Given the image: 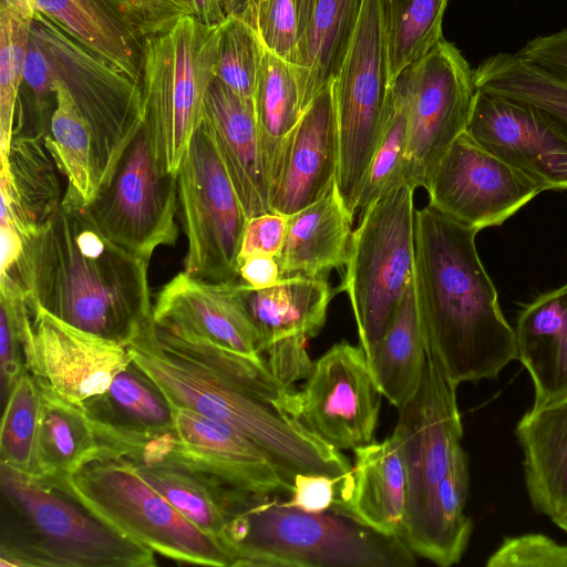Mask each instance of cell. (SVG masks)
<instances>
[{
  "mask_svg": "<svg viewBox=\"0 0 567 567\" xmlns=\"http://www.w3.org/2000/svg\"><path fill=\"white\" fill-rule=\"evenodd\" d=\"M151 321L126 347L172 406L192 409L249 436L292 487L298 473L349 476L348 457L303 423L299 391L280 381L267 361Z\"/></svg>",
  "mask_w": 567,
  "mask_h": 567,
  "instance_id": "6da1fadb",
  "label": "cell"
},
{
  "mask_svg": "<svg viewBox=\"0 0 567 567\" xmlns=\"http://www.w3.org/2000/svg\"><path fill=\"white\" fill-rule=\"evenodd\" d=\"M148 265L107 238L86 206L62 202L0 276L18 282L29 309L126 346L153 319Z\"/></svg>",
  "mask_w": 567,
  "mask_h": 567,
  "instance_id": "7a4b0ae2",
  "label": "cell"
},
{
  "mask_svg": "<svg viewBox=\"0 0 567 567\" xmlns=\"http://www.w3.org/2000/svg\"><path fill=\"white\" fill-rule=\"evenodd\" d=\"M478 231L430 205L415 213L414 279L425 347L455 384L517 360L514 328L476 248Z\"/></svg>",
  "mask_w": 567,
  "mask_h": 567,
  "instance_id": "3957f363",
  "label": "cell"
},
{
  "mask_svg": "<svg viewBox=\"0 0 567 567\" xmlns=\"http://www.w3.org/2000/svg\"><path fill=\"white\" fill-rule=\"evenodd\" d=\"M0 566L151 567L155 553L130 539L72 492L0 463Z\"/></svg>",
  "mask_w": 567,
  "mask_h": 567,
  "instance_id": "277c9868",
  "label": "cell"
},
{
  "mask_svg": "<svg viewBox=\"0 0 567 567\" xmlns=\"http://www.w3.org/2000/svg\"><path fill=\"white\" fill-rule=\"evenodd\" d=\"M279 495L249 494L221 544L233 566L411 567L415 554L399 536L381 534L344 514L308 513Z\"/></svg>",
  "mask_w": 567,
  "mask_h": 567,
  "instance_id": "5b68a950",
  "label": "cell"
},
{
  "mask_svg": "<svg viewBox=\"0 0 567 567\" xmlns=\"http://www.w3.org/2000/svg\"><path fill=\"white\" fill-rule=\"evenodd\" d=\"M130 539L169 559L233 566L226 548L202 532L150 485L125 456L97 447L56 484Z\"/></svg>",
  "mask_w": 567,
  "mask_h": 567,
  "instance_id": "8992f818",
  "label": "cell"
},
{
  "mask_svg": "<svg viewBox=\"0 0 567 567\" xmlns=\"http://www.w3.org/2000/svg\"><path fill=\"white\" fill-rule=\"evenodd\" d=\"M223 22L205 24L188 16L166 33L144 40L140 82L144 126L168 174L177 175L203 122L207 92L216 78Z\"/></svg>",
  "mask_w": 567,
  "mask_h": 567,
  "instance_id": "52a82bcc",
  "label": "cell"
},
{
  "mask_svg": "<svg viewBox=\"0 0 567 567\" xmlns=\"http://www.w3.org/2000/svg\"><path fill=\"white\" fill-rule=\"evenodd\" d=\"M414 190L402 181L361 210L352 231L338 292L352 307L360 346L368 357L383 336L414 277Z\"/></svg>",
  "mask_w": 567,
  "mask_h": 567,
  "instance_id": "ba28073f",
  "label": "cell"
},
{
  "mask_svg": "<svg viewBox=\"0 0 567 567\" xmlns=\"http://www.w3.org/2000/svg\"><path fill=\"white\" fill-rule=\"evenodd\" d=\"M332 90L338 138L336 185L353 217L392 90L386 0H364Z\"/></svg>",
  "mask_w": 567,
  "mask_h": 567,
  "instance_id": "9c48e42d",
  "label": "cell"
},
{
  "mask_svg": "<svg viewBox=\"0 0 567 567\" xmlns=\"http://www.w3.org/2000/svg\"><path fill=\"white\" fill-rule=\"evenodd\" d=\"M31 38L45 55L51 78L66 89L90 127L99 190L144 123L141 85L38 11Z\"/></svg>",
  "mask_w": 567,
  "mask_h": 567,
  "instance_id": "30bf717a",
  "label": "cell"
},
{
  "mask_svg": "<svg viewBox=\"0 0 567 567\" xmlns=\"http://www.w3.org/2000/svg\"><path fill=\"white\" fill-rule=\"evenodd\" d=\"M173 408L171 427L133 432L113 430L104 445L135 462L169 461L252 494L292 492L270 455L239 430L188 408Z\"/></svg>",
  "mask_w": 567,
  "mask_h": 567,
  "instance_id": "8fae6325",
  "label": "cell"
},
{
  "mask_svg": "<svg viewBox=\"0 0 567 567\" xmlns=\"http://www.w3.org/2000/svg\"><path fill=\"white\" fill-rule=\"evenodd\" d=\"M185 271L209 281L239 279L238 255L247 217L204 118L176 175Z\"/></svg>",
  "mask_w": 567,
  "mask_h": 567,
  "instance_id": "7c38bea8",
  "label": "cell"
},
{
  "mask_svg": "<svg viewBox=\"0 0 567 567\" xmlns=\"http://www.w3.org/2000/svg\"><path fill=\"white\" fill-rule=\"evenodd\" d=\"M405 97L409 137L403 179L425 188L452 143L466 131L476 86L460 50L441 39L392 82Z\"/></svg>",
  "mask_w": 567,
  "mask_h": 567,
  "instance_id": "4fadbf2b",
  "label": "cell"
},
{
  "mask_svg": "<svg viewBox=\"0 0 567 567\" xmlns=\"http://www.w3.org/2000/svg\"><path fill=\"white\" fill-rule=\"evenodd\" d=\"M178 205L177 178L161 167L143 123L86 210L107 238L151 260L158 247L175 245Z\"/></svg>",
  "mask_w": 567,
  "mask_h": 567,
  "instance_id": "5bb4252c",
  "label": "cell"
},
{
  "mask_svg": "<svg viewBox=\"0 0 567 567\" xmlns=\"http://www.w3.org/2000/svg\"><path fill=\"white\" fill-rule=\"evenodd\" d=\"M422 382L399 410L392 436L399 443L406 471L408 498L402 538L422 520L434 491L463 449V425L455 385L426 348Z\"/></svg>",
  "mask_w": 567,
  "mask_h": 567,
  "instance_id": "9a60e30c",
  "label": "cell"
},
{
  "mask_svg": "<svg viewBox=\"0 0 567 567\" xmlns=\"http://www.w3.org/2000/svg\"><path fill=\"white\" fill-rule=\"evenodd\" d=\"M429 205L480 231L501 226L544 188L462 133L433 169Z\"/></svg>",
  "mask_w": 567,
  "mask_h": 567,
  "instance_id": "2e32d148",
  "label": "cell"
},
{
  "mask_svg": "<svg viewBox=\"0 0 567 567\" xmlns=\"http://www.w3.org/2000/svg\"><path fill=\"white\" fill-rule=\"evenodd\" d=\"M381 392L363 348L340 341L320 355L299 391L303 423L336 450L373 442Z\"/></svg>",
  "mask_w": 567,
  "mask_h": 567,
  "instance_id": "e0dca14e",
  "label": "cell"
},
{
  "mask_svg": "<svg viewBox=\"0 0 567 567\" xmlns=\"http://www.w3.org/2000/svg\"><path fill=\"white\" fill-rule=\"evenodd\" d=\"M327 277L295 275L264 289L244 284L260 352L272 373L286 384L306 380L312 370L306 344L327 320L333 296Z\"/></svg>",
  "mask_w": 567,
  "mask_h": 567,
  "instance_id": "ac0fdd59",
  "label": "cell"
},
{
  "mask_svg": "<svg viewBox=\"0 0 567 567\" xmlns=\"http://www.w3.org/2000/svg\"><path fill=\"white\" fill-rule=\"evenodd\" d=\"M466 132L544 190H567V134L536 107L476 89Z\"/></svg>",
  "mask_w": 567,
  "mask_h": 567,
  "instance_id": "d6986e66",
  "label": "cell"
},
{
  "mask_svg": "<svg viewBox=\"0 0 567 567\" xmlns=\"http://www.w3.org/2000/svg\"><path fill=\"white\" fill-rule=\"evenodd\" d=\"M32 374L66 400L83 405L104 393L132 361L126 346L76 328L40 307L30 309Z\"/></svg>",
  "mask_w": 567,
  "mask_h": 567,
  "instance_id": "ffe728a7",
  "label": "cell"
},
{
  "mask_svg": "<svg viewBox=\"0 0 567 567\" xmlns=\"http://www.w3.org/2000/svg\"><path fill=\"white\" fill-rule=\"evenodd\" d=\"M153 321L266 361L246 307L241 280L209 281L184 270L158 291L153 303Z\"/></svg>",
  "mask_w": 567,
  "mask_h": 567,
  "instance_id": "44dd1931",
  "label": "cell"
},
{
  "mask_svg": "<svg viewBox=\"0 0 567 567\" xmlns=\"http://www.w3.org/2000/svg\"><path fill=\"white\" fill-rule=\"evenodd\" d=\"M338 138L332 82L303 110L289 134L270 210L290 216L320 199L336 183Z\"/></svg>",
  "mask_w": 567,
  "mask_h": 567,
  "instance_id": "7402d4cb",
  "label": "cell"
},
{
  "mask_svg": "<svg viewBox=\"0 0 567 567\" xmlns=\"http://www.w3.org/2000/svg\"><path fill=\"white\" fill-rule=\"evenodd\" d=\"M217 151L247 218L270 210V183L255 116L254 101L218 79L204 110Z\"/></svg>",
  "mask_w": 567,
  "mask_h": 567,
  "instance_id": "603a6c76",
  "label": "cell"
},
{
  "mask_svg": "<svg viewBox=\"0 0 567 567\" xmlns=\"http://www.w3.org/2000/svg\"><path fill=\"white\" fill-rule=\"evenodd\" d=\"M351 472L338 486L334 511L390 536L402 537L408 482L404 460L391 435L355 447Z\"/></svg>",
  "mask_w": 567,
  "mask_h": 567,
  "instance_id": "cb8c5ba5",
  "label": "cell"
},
{
  "mask_svg": "<svg viewBox=\"0 0 567 567\" xmlns=\"http://www.w3.org/2000/svg\"><path fill=\"white\" fill-rule=\"evenodd\" d=\"M0 164V221L14 225L24 240L61 207L60 172L44 137L13 136Z\"/></svg>",
  "mask_w": 567,
  "mask_h": 567,
  "instance_id": "d4e9b609",
  "label": "cell"
},
{
  "mask_svg": "<svg viewBox=\"0 0 567 567\" xmlns=\"http://www.w3.org/2000/svg\"><path fill=\"white\" fill-rule=\"evenodd\" d=\"M525 487L535 512L567 513V398L533 405L517 422Z\"/></svg>",
  "mask_w": 567,
  "mask_h": 567,
  "instance_id": "484cf974",
  "label": "cell"
},
{
  "mask_svg": "<svg viewBox=\"0 0 567 567\" xmlns=\"http://www.w3.org/2000/svg\"><path fill=\"white\" fill-rule=\"evenodd\" d=\"M514 331L517 360L533 381V405L567 398V284L524 305Z\"/></svg>",
  "mask_w": 567,
  "mask_h": 567,
  "instance_id": "4316f807",
  "label": "cell"
},
{
  "mask_svg": "<svg viewBox=\"0 0 567 567\" xmlns=\"http://www.w3.org/2000/svg\"><path fill=\"white\" fill-rule=\"evenodd\" d=\"M352 221L336 183L320 199L288 216L285 243L277 256L281 278L328 276L344 267Z\"/></svg>",
  "mask_w": 567,
  "mask_h": 567,
  "instance_id": "83f0119b",
  "label": "cell"
},
{
  "mask_svg": "<svg viewBox=\"0 0 567 567\" xmlns=\"http://www.w3.org/2000/svg\"><path fill=\"white\" fill-rule=\"evenodd\" d=\"M425 360V338L413 277L367 361L381 394L400 410L417 392Z\"/></svg>",
  "mask_w": 567,
  "mask_h": 567,
  "instance_id": "f1b7e54d",
  "label": "cell"
},
{
  "mask_svg": "<svg viewBox=\"0 0 567 567\" xmlns=\"http://www.w3.org/2000/svg\"><path fill=\"white\" fill-rule=\"evenodd\" d=\"M35 11L92 53L141 82L144 40L104 0H33Z\"/></svg>",
  "mask_w": 567,
  "mask_h": 567,
  "instance_id": "f546056e",
  "label": "cell"
},
{
  "mask_svg": "<svg viewBox=\"0 0 567 567\" xmlns=\"http://www.w3.org/2000/svg\"><path fill=\"white\" fill-rule=\"evenodd\" d=\"M131 462L179 513L220 544L228 523L250 494L169 461Z\"/></svg>",
  "mask_w": 567,
  "mask_h": 567,
  "instance_id": "4dcf8cb0",
  "label": "cell"
},
{
  "mask_svg": "<svg viewBox=\"0 0 567 567\" xmlns=\"http://www.w3.org/2000/svg\"><path fill=\"white\" fill-rule=\"evenodd\" d=\"M364 0H316L298 42L295 72L303 110L337 76Z\"/></svg>",
  "mask_w": 567,
  "mask_h": 567,
  "instance_id": "1f68e13d",
  "label": "cell"
},
{
  "mask_svg": "<svg viewBox=\"0 0 567 567\" xmlns=\"http://www.w3.org/2000/svg\"><path fill=\"white\" fill-rule=\"evenodd\" d=\"M468 488V460L462 449L436 486L422 520L404 538L415 555L441 567L461 560L473 532L472 519L465 513Z\"/></svg>",
  "mask_w": 567,
  "mask_h": 567,
  "instance_id": "d6a6232c",
  "label": "cell"
},
{
  "mask_svg": "<svg viewBox=\"0 0 567 567\" xmlns=\"http://www.w3.org/2000/svg\"><path fill=\"white\" fill-rule=\"evenodd\" d=\"M252 101L271 193L286 141L302 109L293 65L266 48Z\"/></svg>",
  "mask_w": 567,
  "mask_h": 567,
  "instance_id": "836d02e7",
  "label": "cell"
},
{
  "mask_svg": "<svg viewBox=\"0 0 567 567\" xmlns=\"http://www.w3.org/2000/svg\"><path fill=\"white\" fill-rule=\"evenodd\" d=\"M37 379L42 396L39 477L60 484L97 447V441L84 406L66 400L44 380Z\"/></svg>",
  "mask_w": 567,
  "mask_h": 567,
  "instance_id": "e575fe53",
  "label": "cell"
},
{
  "mask_svg": "<svg viewBox=\"0 0 567 567\" xmlns=\"http://www.w3.org/2000/svg\"><path fill=\"white\" fill-rule=\"evenodd\" d=\"M477 90L527 103L567 134V81L517 53L501 52L474 70Z\"/></svg>",
  "mask_w": 567,
  "mask_h": 567,
  "instance_id": "d590c367",
  "label": "cell"
},
{
  "mask_svg": "<svg viewBox=\"0 0 567 567\" xmlns=\"http://www.w3.org/2000/svg\"><path fill=\"white\" fill-rule=\"evenodd\" d=\"M55 107L44 144L66 181L62 202L87 206L96 195L93 138L66 89L52 79Z\"/></svg>",
  "mask_w": 567,
  "mask_h": 567,
  "instance_id": "8d00e7d4",
  "label": "cell"
},
{
  "mask_svg": "<svg viewBox=\"0 0 567 567\" xmlns=\"http://www.w3.org/2000/svg\"><path fill=\"white\" fill-rule=\"evenodd\" d=\"M83 406L92 421L125 431H158L174 423L172 405L133 361Z\"/></svg>",
  "mask_w": 567,
  "mask_h": 567,
  "instance_id": "74e56055",
  "label": "cell"
},
{
  "mask_svg": "<svg viewBox=\"0 0 567 567\" xmlns=\"http://www.w3.org/2000/svg\"><path fill=\"white\" fill-rule=\"evenodd\" d=\"M42 411L37 377L25 369L3 401L0 432V463L39 476L38 452Z\"/></svg>",
  "mask_w": 567,
  "mask_h": 567,
  "instance_id": "f35d334b",
  "label": "cell"
},
{
  "mask_svg": "<svg viewBox=\"0 0 567 567\" xmlns=\"http://www.w3.org/2000/svg\"><path fill=\"white\" fill-rule=\"evenodd\" d=\"M449 0H386L391 83L443 39Z\"/></svg>",
  "mask_w": 567,
  "mask_h": 567,
  "instance_id": "ab89813d",
  "label": "cell"
},
{
  "mask_svg": "<svg viewBox=\"0 0 567 567\" xmlns=\"http://www.w3.org/2000/svg\"><path fill=\"white\" fill-rule=\"evenodd\" d=\"M409 137L408 104L403 94L392 85L382 133L368 168L358 198L362 210L403 179Z\"/></svg>",
  "mask_w": 567,
  "mask_h": 567,
  "instance_id": "60d3db41",
  "label": "cell"
},
{
  "mask_svg": "<svg viewBox=\"0 0 567 567\" xmlns=\"http://www.w3.org/2000/svg\"><path fill=\"white\" fill-rule=\"evenodd\" d=\"M33 16L19 12L1 3L0 157L7 155L12 142L16 110Z\"/></svg>",
  "mask_w": 567,
  "mask_h": 567,
  "instance_id": "b9f144b4",
  "label": "cell"
},
{
  "mask_svg": "<svg viewBox=\"0 0 567 567\" xmlns=\"http://www.w3.org/2000/svg\"><path fill=\"white\" fill-rule=\"evenodd\" d=\"M265 45L244 18L229 14L223 22L215 76L245 99L254 100Z\"/></svg>",
  "mask_w": 567,
  "mask_h": 567,
  "instance_id": "7bdbcfd3",
  "label": "cell"
},
{
  "mask_svg": "<svg viewBox=\"0 0 567 567\" xmlns=\"http://www.w3.org/2000/svg\"><path fill=\"white\" fill-rule=\"evenodd\" d=\"M244 19L267 50L295 64L299 42L296 0H252Z\"/></svg>",
  "mask_w": 567,
  "mask_h": 567,
  "instance_id": "ee69618b",
  "label": "cell"
},
{
  "mask_svg": "<svg viewBox=\"0 0 567 567\" xmlns=\"http://www.w3.org/2000/svg\"><path fill=\"white\" fill-rule=\"evenodd\" d=\"M143 40L173 29L195 16L192 0H104Z\"/></svg>",
  "mask_w": 567,
  "mask_h": 567,
  "instance_id": "f6af8a7d",
  "label": "cell"
},
{
  "mask_svg": "<svg viewBox=\"0 0 567 567\" xmlns=\"http://www.w3.org/2000/svg\"><path fill=\"white\" fill-rule=\"evenodd\" d=\"M488 567H567V545L544 534L506 537L487 558Z\"/></svg>",
  "mask_w": 567,
  "mask_h": 567,
  "instance_id": "bcb514c9",
  "label": "cell"
},
{
  "mask_svg": "<svg viewBox=\"0 0 567 567\" xmlns=\"http://www.w3.org/2000/svg\"><path fill=\"white\" fill-rule=\"evenodd\" d=\"M287 223L288 216L272 210L248 218L238 255V270L239 264L252 256L277 258L285 243Z\"/></svg>",
  "mask_w": 567,
  "mask_h": 567,
  "instance_id": "7dc6e473",
  "label": "cell"
},
{
  "mask_svg": "<svg viewBox=\"0 0 567 567\" xmlns=\"http://www.w3.org/2000/svg\"><path fill=\"white\" fill-rule=\"evenodd\" d=\"M342 481L326 474L298 473L286 504L308 513L330 511Z\"/></svg>",
  "mask_w": 567,
  "mask_h": 567,
  "instance_id": "c3c4849f",
  "label": "cell"
},
{
  "mask_svg": "<svg viewBox=\"0 0 567 567\" xmlns=\"http://www.w3.org/2000/svg\"><path fill=\"white\" fill-rule=\"evenodd\" d=\"M517 54L567 81V29L528 41Z\"/></svg>",
  "mask_w": 567,
  "mask_h": 567,
  "instance_id": "681fc988",
  "label": "cell"
},
{
  "mask_svg": "<svg viewBox=\"0 0 567 567\" xmlns=\"http://www.w3.org/2000/svg\"><path fill=\"white\" fill-rule=\"evenodd\" d=\"M239 279L252 289H264L281 279L276 257L258 255L239 264Z\"/></svg>",
  "mask_w": 567,
  "mask_h": 567,
  "instance_id": "f907efd6",
  "label": "cell"
},
{
  "mask_svg": "<svg viewBox=\"0 0 567 567\" xmlns=\"http://www.w3.org/2000/svg\"><path fill=\"white\" fill-rule=\"evenodd\" d=\"M1 235V266L0 274L8 271L12 268L23 249V238L14 225L0 221Z\"/></svg>",
  "mask_w": 567,
  "mask_h": 567,
  "instance_id": "816d5d0a",
  "label": "cell"
},
{
  "mask_svg": "<svg viewBox=\"0 0 567 567\" xmlns=\"http://www.w3.org/2000/svg\"><path fill=\"white\" fill-rule=\"evenodd\" d=\"M195 17L205 24H218L227 18L221 0H192Z\"/></svg>",
  "mask_w": 567,
  "mask_h": 567,
  "instance_id": "f5cc1de1",
  "label": "cell"
},
{
  "mask_svg": "<svg viewBox=\"0 0 567 567\" xmlns=\"http://www.w3.org/2000/svg\"><path fill=\"white\" fill-rule=\"evenodd\" d=\"M316 0H296L299 40L310 21Z\"/></svg>",
  "mask_w": 567,
  "mask_h": 567,
  "instance_id": "db71d44e",
  "label": "cell"
},
{
  "mask_svg": "<svg viewBox=\"0 0 567 567\" xmlns=\"http://www.w3.org/2000/svg\"><path fill=\"white\" fill-rule=\"evenodd\" d=\"M252 0H221L226 16L237 14L245 18L250 9Z\"/></svg>",
  "mask_w": 567,
  "mask_h": 567,
  "instance_id": "11a10c76",
  "label": "cell"
},
{
  "mask_svg": "<svg viewBox=\"0 0 567 567\" xmlns=\"http://www.w3.org/2000/svg\"><path fill=\"white\" fill-rule=\"evenodd\" d=\"M553 523L567 534V513L551 519Z\"/></svg>",
  "mask_w": 567,
  "mask_h": 567,
  "instance_id": "9f6ffc18",
  "label": "cell"
}]
</instances>
